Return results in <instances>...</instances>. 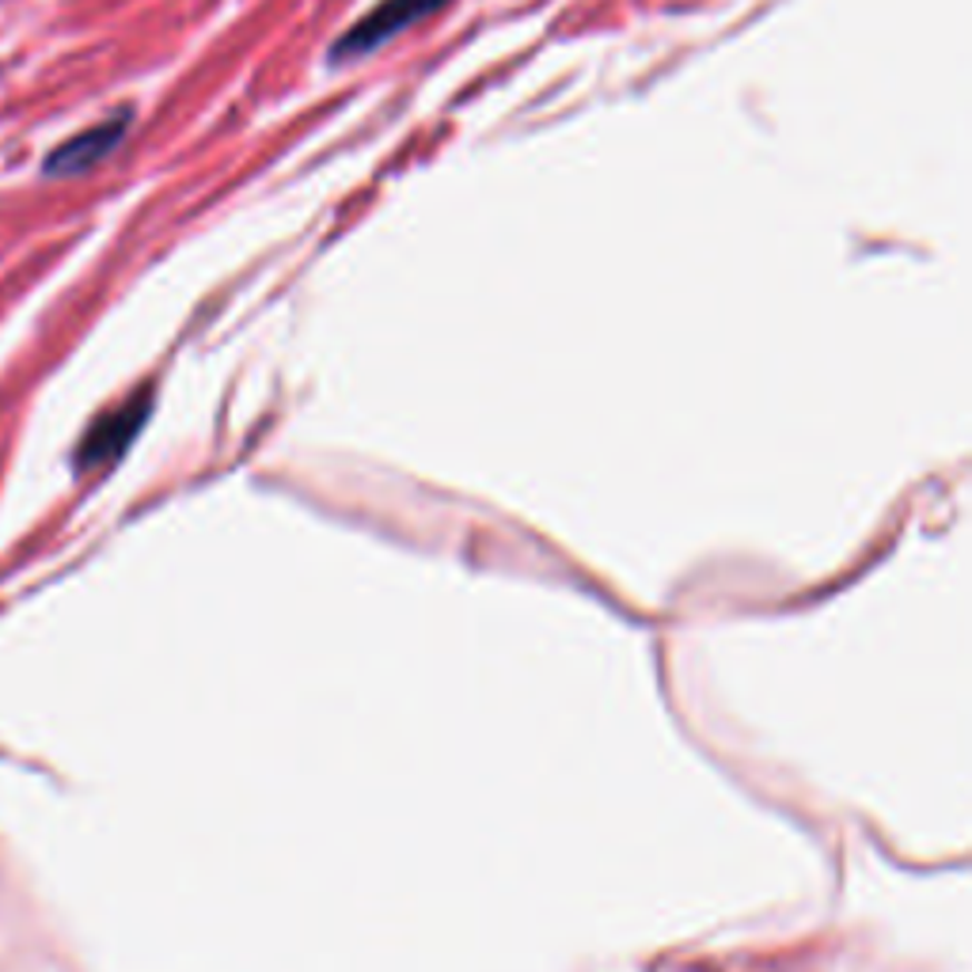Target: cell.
I'll return each mask as SVG.
<instances>
[{
	"mask_svg": "<svg viewBox=\"0 0 972 972\" xmlns=\"http://www.w3.org/2000/svg\"><path fill=\"white\" fill-rule=\"evenodd\" d=\"M444 4H449V0H384V4H376L365 20H357L335 46H331V61L365 58V53L381 50L384 42H392L395 35H403L406 27H414Z\"/></svg>",
	"mask_w": 972,
	"mask_h": 972,
	"instance_id": "cell-1",
	"label": "cell"
},
{
	"mask_svg": "<svg viewBox=\"0 0 972 972\" xmlns=\"http://www.w3.org/2000/svg\"><path fill=\"white\" fill-rule=\"evenodd\" d=\"M126 129H129V110H118V115H110L107 122H99V126L85 129V134L61 141L50 156H46L42 171L50 175V179H65V175L91 171L96 164H104L107 156L122 145Z\"/></svg>",
	"mask_w": 972,
	"mask_h": 972,
	"instance_id": "cell-2",
	"label": "cell"
},
{
	"mask_svg": "<svg viewBox=\"0 0 972 972\" xmlns=\"http://www.w3.org/2000/svg\"><path fill=\"white\" fill-rule=\"evenodd\" d=\"M145 414H148V392L134 395V400H129L126 406H118V411L104 414V419H99L88 430L85 444H80L77 464L88 471V468H96V464H107V460H115L118 452H122L126 444L134 441V433L141 430Z\"/></svg>",
	"mask_w": 972,
	"mask_h": 972,
	"instance_id": "cell-3",
	"label": "cell"
}]
</instances>
